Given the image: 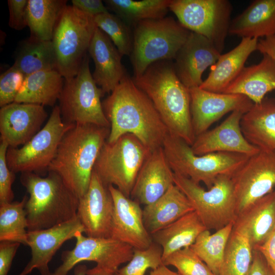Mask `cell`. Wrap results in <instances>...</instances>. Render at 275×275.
<instances>
[{"instance_id":"obj_1","label":"cell","mask_w":275,"mask_h":275,"mask_svg":"<svg viewBox=\"0 0 275 275\" xmlns=\"http://www.w3.org/2000/svg\"><path fill=\"white\" fill-rule=\"evenodd\" d=\"M102 106L110 123L107 142L130 133L151 152L162 147L168 129L151 100L127 74Z\"/></svg>"},{"instance_id":"obj_2","label":"cell","mask_w":275,"mask_h":275,"mask_svg":"<svg viewBox=\"0 0 275 275\" xmlns=\"http://www.w3.org/2000/svg\"><path fill=\"white\" fill-rule=\"evenodd\" d=\"M133 80L151 100L169 133L191 146L196 135L191 123L189 91L177 77L172 61L151 64Z\"/></svg>"},{"instance_id":"obj_3","label":"cell","mask_w":275,"mask_h":275,"mask_svg":"<svg viewBox=\"0 0 275 275\" xmlns=\"http://www.w3.org/2000/svg\"><path fill=\"white\" fill-rule=\"evenodd\" d=\"M110 128L76 124L63 136L48 171L58 174L79 199L89 188L94 166Z\"/></svg>"},{"instance_id":"obj_4","label":"cell","mask_w":275,"mask_h":275,"mask_svg":"<svg viewBox=\"0 0 275 275\" xmlns=\"http://www.w3.org/2000/svg\"><path fill=\"white\" fill-rule=\"evenodd\" d=\"M20 182L29 197L25 205L28 231L47 229L76 216L78 198L56 173L42 177L21 173Z\"/></svg>"},{"instance_id":"obj_5","label":"cell","mask_w":275,"mask_h":275,"mask_svg":"<svg viewBox=\"0 0 275 275\" xmlns=\"http://www.w3.org/2000/svg\"><path fill=\"white\" fill-rule=\"evenodd\" d=\"M133 28L130 56L135 77L155 62L174 60L190 32L171 17L143 20Z\"/></svg>"},{"instance_id":"obj_6","label":"cell","mask_w":275,"mask_h":275,"mask_svg":"<svg viewBox=\"0 0 275 275\" xmlns=\"http://www.w3.org/2000/svg\"><path fill=\"white\" fill-rule=\"evenodd\" d=\"M167 161L173 172L208 189L220 175L232 176L250 156L235 153L216 152L197 155L191 147L181 138L169 133L162 145Z\"/></svg>"},{"instance_id":"obj_7","label":"cell","mask_w":275,"mask_h":275,"mask_svg":"<svg viewBox=\"0 0 275 275\" xmlns=\"http://www.w3.org/2000/svg\"><path fill=\"white\" fill-rule=\"evenodd\" d=\"M96 28L94 16L72 5H67L64 8L51 40L57 69L64 79L77 74Z\"/></svg>"},{"instance_id":"obj_8","label":"cell","mask_w":275,"mask_h":275,"mask_svg":"<svg viewBox=\"0 0 275 275\" xmlns=\"http://www.w3.org/2000/svg\"><path fill=\"white\" fill-rule=\"evenodd\" d=\"M174 183L188 199L207 230L217 231L234 223L236 201L231 176H219L207 190L174 173Z\"/></svg>"},{"instance_id":"obj_9","label":"cell","mask_w":275,"mask_h":275,"mask_svg":"<svg viewBox=\"0 0 275 275\" xmlns=\"http://www.w3.org/2000/svg\"><path fill=\"white\" fill-rule=\"evenodd\" d=\"M151 151L135 135L121 136L103 145L94 170L103 182L130 198L138 174Z\"/></svg>"},{"instance_id":"obj_10","label":"cell","mask_w":275,"mask_h":275,"mask_svg":"<svg viewBox=\"0 0 275 275\" xmlns=\"http://www.w3.org/2000/svg\"><path fill=\"white\" fill-rule=\"evenodd\" d=\"M104 95L93 78L87 54L77 74L64 80L59 99L63 121L74 125L93 124L110 128L101 101Z\"/></svg>"},{"instance_id":"obj_11","label":"cell","mask_w":275,"mask_h":275,"mask_svg":"<svg viewBox=\"0 0 275 275\" xmlns=\"http://www.w3.org/2000/svg\"><path fill=\"white\" fill-rule=\"evenodd\" d=\"M74 124L65 122L59 106L52 111L45 125L21 147H9L6 159L14 173H36L48 168L65 133Z\"/></svg>"},{"instance_id":"obj_12","label":"cell","mask_w":275,"mask_h":275,"mask_svg":"<svg viewBox=\"0 0 275 275\" xmlns=\"http://www.w3.org/2000/svg\"><path fill=\"white\" fill-rule=\"evenodd\" d=\"M169 10L182 26L207 38L222 52L231 21L229 1L171 0Z\"/></svg>"},{"instance_id":"obj_13","label":"cell","mask_w":275,"mask_h":275,"mask_svg":"<svg viewBox=\"0 0 275 275\" xmlns=\"http://www.w3.org/2000/svg\"><path fill=\"white\" fill-rule=\"evenodd\" d=\"M78 232L75 246L62 253V264L51 275H67L82 261H93L96 265L115 272L119 266L131 259L134 249L111 238L92 237Z\"/></svg>"},{"instance_id":"obj_14","label":"cell","mask_w":275,"mask_h":275,"mask_svg":"<svg viewBox=\"0 0 275 275\" xmlns=\"http://www.w3.org/2000/svg\"><path fill=\"white\" fill-rule=\"evenodd\" d=\"M237 215L275 186V150H260L232 176Z\"/></svg>"},{"instance_id":"obj_15","label":"cell","mask_w":275,"mask_h":275,"mask_svg":"<svg viewBox=\"0 0 275 275\" xmlns=\"http://www.w3.org/2000/svg\"><path fill=\"white\" fill-rule=\"evenodd\" d=\"M191 123L196 137L209 129L214 123L229 112H247L254 104L241 95L215 93L200 87L189 89Z\"/></svg>"},{"instance_id":"obj_16","label":"cell","mask_w":275,"mask_h":275,"mask_svg":"<svg viewBox=\"0 0 275 275\" xmlns=\"http://www.w3.org/2000/svg\"><path fill=\"white\" fill-rule=\"evenodd\" d=\"M113 212L114 202L108 186L93 170L88 190L79 199L76 213L86 236L110 238Z\"/></svg>"},{"instance_id":"obj_17","label":"cell","mask_w":275,"mask_h":275,"mask_svg":"<svg viewBox=\"0 0 275 275\" xmlns=\"http://www.w3.org/2000/svg\"><path fill=\"white\" fill-rule=\"evenodd\" d=\"M114 202L110 238L132 247L145 249L153 242L143 221V209L136 201L125 196L113 185H108Z\"/></svg>"},{"instance_id":"obj_18","label":"cell","mask_w":275,"mask_h":275,"mask_svg":"<svg viewBox=\"0 0 275 275\" xmlns=\"http://www.w3.org/2000/svg\"><path fill=\"white\" fill-rule=\"evenodd\" d=\"M79 231L84 233V229L77 216L47 229L28 231L27 245L31 249V258L18 275H28L35 269L41 275H51L48 264L53 256Z\"/></svg>"},{"instance_id":"obj_19","label":"cell","mask_w":275,"mask_h":275,"mask_svg":"<svg viewBox=\"0 0 275 275\" xmlns=\"http://www.w3.org/2000/svg\"><path fill=\"white\" fill-rule=\"evenodd\" d=\"M221 52L204 36L190 32L173 63L176 75L188 89L199 87L205 70L217 61Z\"/></svg>"},{"instance_id":"obj_20","label":"cell","mask_w":275,"mask_h":275,"mask_svg":"<svg viewBox=\"0 0 275 275\" xmlns=\"http://www.w3.org/2000/svg\"><path fill=\"white\" fill-rule=\"evenodd\" d=\"M44 106L13 102L1 107V142L17 148L29 142L47 117Z\"/></svg>"},{"instance_id":"obj_21","label":"cell","mask_w":275,"mask_h":275,"mask_svg":"<svg viewBox=\"0 0 275 275\" xmlns=\"http://www.w3.org/2000/svg\"><path fill=\"white\" fill-rule=\"evenodd\" d=\"M244 114L234 111L219 125L197 136L190 146L197 155L216 152H229L252 156L260 150L244 138L240 127Z\"/></svg>"},{"instance_id":"obj_22","label":"cell","mask_w":275,"mask_h":275,"mask_svg":"<svg viewBox=\"0 0 275 275\" xmlns=\"http://www.w3.org/2000/svg\"><path fill=\"white\" fill-rule=\"evenodd\" d=\"M174 183V172L162 147L149 154L136 177L131 193L132 199L147 205L160 198Z\"/></svg>"},{"instance_id":"obj_23","label":"cell","mask_w":275,"mask_h":275,"mask_svg":"<svg viewBox=\"0 0 275 275\" xmlns=\"http://www.w3.org/2000/svg\"><path fill=\"white\" fill-rule=\"evenodd\" d=\"M88 52L95 65L93 78L104 94L119 85L127 74L122 63V55L109 38L97 27Z\"/></svg>"},{"instance_id":"obj_24","label":"cell","mask_w":275,"mask_h":275,"mask_svg":"<svg viewBox=\"0 0 275 275\" xmlns=\"http://www.w3.org/2000/svg\"><path fill=\"white\" fill-rule=\"evenodd\" d=\"M275 226V189L239 213L233 229L247 235L253 250L262 245Z\"/></svg>"},{"instance_id":"obj_25","label":"cell","mask_w":275,"mask_h":275,"mask_svg":"<svg viewBox=\"0 0 275 275\" xmlns=\"http://www.w3.org/2000/svg\"><path fill=\"white\" fill-rule=\"evenodd\" d=\"M258 43L256 38H242L234 48L221 54L199 87L210 92L223 93L241 72L251 54L257 50Z\"/></svg>"},{"instance_id":"obj_26","label":"cell","mask_w":275,"mask_h":275,"mask_svg":"<svg viewBox=\"0 0 275 275\" xmlns=\"http://www.w3.org/2000/svg\"><path fill=\"white\" fill-rule=\"evenodd\" d=\"M245 139L260 150H275V97H265L254 103L241 118Z\"/></svg>"},{"instance_id":"obj_27","label":"cell","mask_w":275,"mask_h":275,"mask_svg":"<svg viewBox=\"0 0 275 275\" xmlns=\"http://www.w3.org/2000/svg\"><path fill=\"white\" fill-rule=\"evenodd\" d=\"M275 90V62L263 54L261 61L244 67L223 93L241 94L254 103L261 102L266 94Z\"/></svg>"},{"instance_id":"obj_28","label":"cell","mask_w":275,"mask_h":275,"mask_svg":"<svg viewBox=\"0 0 275 275\" xmlns=\"http://www.w3.org/2000/svg\"><path fill=\"white\" fill-rule=\"evenodd\" d=\"M229 34L243 38L275 36V0H255L233 19Z\"/></svg>"},{"instance_id":"obj_29","label":"cell","mask_w":275,"mask_h":275,"mask_svg":"<svg viewBox=\"0 0 275 275\" xmlns=\"http://www.w3.org/2000/svg\"><path fill=\"white\" fill-rule=\"evenodd\" d=\"M193 211L188 199L173 184L157 200L145 206L143 209L144 225L152 235Z\"/></svg>"},{"instance_id":"obj_30","label":"cell","mask_w":275,"mask_h":275,"mask_svg":"<svg viewBox=\"0 0 275 275\" xmlns=\"http://www.w3.org/2000/svg\"><path fill=\"white\" fill-rule=\"evenodd\" d=\"M207 230L195 211L184 215L151 235L153 241L162 250V260L172 253L190 247L199 234Z\"/></svg>"},{"instance_id":"obj_31","label":"cell","mask_w":275,"mask_h":275,"mask_svg":"<svg viewBox=\"0 0 275 275\" xmlns=\"http://www.w3.org/2000/svg\"><path fill=\"white\" fill-rule=\"evenodd\" d=\"M63 78L57 70L30 74L25 78L14 102L53 106L62 91Z\"/></svg>"},{"instance_id":"obj_32","label":"cell","mask_w":275,"mask_h":275,"mask_svg":"<svg viewBox=\"0 0 275 275\" xmlns=\"http://www.w3.org/2000/svg\"><path fill=\"white\" fill-rule=\"evenodd\" d=\"M66 3L65 0H28L26 20L30 37L51 41Z\"/></svg>"},{"instance_id":"obj_33","label":"cell","mask_w":275,"mask_h":275,"mask_svg":"<svg viewBox=\"0 0 275 275\" xmlns=\"http://www.w3.org/2000/svg\"><path fill=\"white\" fill-rule=\"evenodd\" d=\"M25 78L33 73L57 70V59L52 41L30 37L21 43L13 65Z\"/></svg>"},{"instance_id":"obj_34","label":"cell","mask_w":275,"mask_h":275,"mask_svg":"<svg viewBox=\"0 0 275 275\" xmlns=\"http://www.w3.org/2000/svg\"><path fill=\"white\" fill-rule=\"evenodd\" d=\"M171 0H105L107 8L129 26L140 21L166 17Z\"/></svg>"},{"instance_id":"obj_35","label":"cell","mask_w":275,"mask_h":275,"mask_svg":"<svg viewBox=\"0 0 275 275\" xmlns=\"http://www.w3.org/2000/svg\"><path fill=\"white\" fill-rule=\"evenodd\" d=\"M233 226L229 224L213 234L205 230L190 246L215 275H218Z\"/></svg>"},{"instance_id":"obj_36","label":"cell","mask_w":275,"mask_h":275,"mask_svg":"<svg viewBox=\"0 0 275 275\" xmlns=\"http://www.w3.org/2000/svg\"><path fill=\"white\" fill-rule=\"evenodd\" d=\"M253 252L246 234L232 229L218 275H246L252 262Z\"/></svg>"},{"instance_id":"obj_37","label":"cell","mask_w":275,"mask_h":275,"mask_svg":"<svg viewBox=\"0 0 275 275\" xmlns=\"http://www.w3.org/2000/svg\"><path fill=\"white\" fill-rule=\"evenodd\" d=\"M28 196L20 201L0 204V241L27 245L28 221L25 205Z\"/></svg>"},{"instance_id":"obj_38","label":"cell","mask_w":275,"mask_h":275,"mask_svg":"<svg viewBox=\"0 0 275 275\" xmlns=\"http://www.w3.org/2000/svg\"><path fill=\"white\" fill-rule=\"evenodd\" d=\"M96 26L104 33L123 56H130L133 36L130 26L116 15L107 13L94 17Z\"/></svg>"},{"instance_id":"obj_39","label":"cell","mask_w":275,"mask_h":275,"mask_svg":"<svg viewBox=\"0 0 275 275\" xmlns=\"http://www.w3.org/2000/svg\"><path fill=\"white\" fill-rule=\"evenodd\" d=\"M162 262L161 247L153 241L145 249H134L131 259L128 263L117 269L113 275H145L147 269H155Z\"/></svg>"},{"instance_id":"obj_40","label":"cell","mask_w":275,"mask_h":275,"mask_svg":"<svg viewBox=\"0 0 275 275\" xmlns=\"http://www.w3.org/2000/svg\"><path fill=\"white\" fill-rule=\"evenodd\" d=\"M162 262L175 267L179 275H215L190 247L172 253Z\"/></svg>"},{"instance_id":"obj_41","label":"cell","mask_w":275,"mask_h":275,"mask_svg":"<svg viewBox=\"0 0 275 275\" xmlns=\"http://www.w3.org/2000/svg\"><path fill=\"white\" fill-rule=\"evenodd\" d=\"M24 79L22 73L13 65L1 75V107L14 101Z\"/></svg>"},{"instance_id":"obj_42","label":"cell","mask_w":275,"mask_h":275,"mask_svg":"<svg viewBox=\"0 0 275 275\" xmlns=\"http://www.w3.org/2000/svg\"><path fill=\"white\" fill-rule=\"evenodd\" d=\"M8 145L4 142L0 144V204L13 202L14 194L12 189L15 173L9 168L6 159Z\"/></svg>"},{"instance_id":"obj_43","label":"cell","mask_w":275,"mask_h":275,"mask_svg":"<svg viewBox=\"0 0 275 275\" xmlns=\"http://www.w3.org/2000/svg\"><path fill=\"white\" fill-rule=\"evenodd\" d=\"M28 0H8L9 11V25L20 31L28 26L26 7Z\"/></svg>"},{"instance_id":"obj_44","label":"cell","mask_w":275,"mask_h":275,"mask_svg":"<svg viewBox=\"0 0 275 275\" xmlns=\"http://www.w3.org/2000/svg\"><path fill=\"white\" fill-rule=\"evenodd\" d=\"M20 244L16 242L0 241V275H8Z\"/></svg>"},{"instance_id":"obj_45","label":"cell","mask_w":275,"mask_h":275,"mask_svg":"<svg viewBox=\"0 0 275 275\" xmlns=\"http://www.w3.org/2000/svg\"><path fill=\"white\" fill-rule=\"evenodd\" d=\"M246 275H275L262 254L253 250L252 262Z\"/></svg>"},{"instance_id":"obj_46","label":"cell","mask_w":275,"mask_h":275,"mask_svg":"<svg viewBox=\"0 0 275 275\" xmlns=\"http://www.w3.org/2000/svg\"><path fill=\"white\" fill-rule=\"evenodd\" d=\"M71 2L72 6L94 17L108 12L101 0H72Z\"/></svg>"},{"instance_id":"obj_47","label":"cell","mask_w":275,"mask_h":275,"mask_svg":"<svg viewBox=\"0 0 275 275\" xmlns=\"http://www.w3.org/2000/svg\"><path fill=\"white\" fill-rule=\"evenodd\" d=\"M256 250L262 254L268 264L275 272V226L266 240Z\"/></svg>"},{"instance_id":"obj_48","label":"cell","mask_w":275,"mask_h":275,"mask_svg":"<svg viewBox=\"0 0 275 275\" xmlns=\"http://www.w3.org/2000/svg\"><path fill=\"white\" fill-rule=\"evenodd\" d=\"M257 50L268 55L275 62V36L258 40Z\"/></svg>"},{"instance_id":"obj_49","label":"cell","mask_w":275,"mask_h":275,"mask_svg":"<svg viewBox=\"0 0 275 275\" xmlns=\"http://www.w3.org/2000/svg\"><path fill=\"white\" fill-rule=\"evenodd\" d=\"M115 272L96 265L94 267L88 269L87 271L88 275H113Z\"/></svg>"},{"instance_id":"obj_50","label":"cell","mask_w":275,"mask_h":275,"mask_svg":"<svg viewBox=\"0 0 275 275\" xmlns=\"http://www.w3.org/2000/svg\"><path fill=\"white\" fill-rule=\"evenodd\" d=\"M149 275H179L178 272L170 269L167 266L162 265L155 269L152 270Z\"/></svg>"},{"instance_id":"obj_51","label":"cell","mask_w":275,"mask_h":275,"mask_svg":"<svg viewBox=\"0 0 275 275\" xmlns=\"http://www.w3.org/2000/svg\"><path fill=\"white\" fill-rule=\"evenodd\" d=\"M88 268L87 266L82 264H78L75 266L74 269V275H88Z\"/></svg>"}]
</instances>
